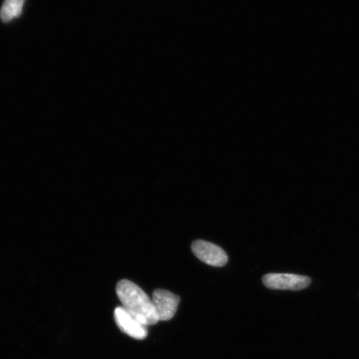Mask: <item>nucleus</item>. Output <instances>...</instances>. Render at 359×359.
<instances>
[{"mask_svg":"<svg viewBox=\"0 0 359 359\" xmlns=\"http://www.w3.org/2000/svg\"><path fill=\"white\" fill-rule=\"evenodd\" d=\"M116 291L123 304L122 307L141 324L151 326L160 321L152 300L133 282L120 280L116 285Z\"/></svg>","mask_w":359,"mask_h":359,"instance_id":"f257e3e1","label":"nucleus"},{"mask_svg":"<svg viewBox=\"0 0 359 359\" xmlns=\"http://www.w3.org/2000/svg\"><path fill=\"white\" fill-rule=\"evenodd\" d=\"M264 285L269 289L302 290L311 284V278L293 273H268L263 277Z\"/></svg>","mask_w":359,"mask_h":359,"instance_id":"f03ea898","label":"nucleus"},{"mask_svg":"<svg viewBox=\"0 0 359 359\" xmlns=\"http://www.w3.org/2000/svg\"><path fill=\"white\" fill-rule=\"evenodd\" d=\"M193 253L202 262L215 267H222L228 262V257L221 247L205 241H196L191 245Z\"/></svg>","mask_w":359,"mask_h":359,"instance_id":"7ed1b4c3","label":"nucleus"},{"mask_svg":"<svg viewBox=\"0 0 359 359\" xmlns=\"http://www.w3.org/2000/svg\"><path fill=\"white\" fill-rule=\"evenodd\" d=\"M151 300L160 321L172 320L177 313L180 302H181L179 296L174 294L172 292L163 290H155Z\"/></svg>","mask_w":359,"mask_h":359,"instance_id":"20e7f679","label":"nucleus"},{"mask_svg":"<svg viewBox=\"0 0 359 359\" xmlns=\"http://www.w3.org/2000/svg\"><path fill=\"white\" fill-rule=\"evenodd\" d=\"M114 318L116 325L123 332L135 339H144L147 337V326L141 324L131 314H129L122 307L116 308Z\"/></svg>","mask_w":359,"mask_h":359,"instance_id":"39448f33","label":"nucleus"},{"mask_svg":"<svg viewBox=\"0 0 359 359\" xmlns=\"http://www.w3.org/2000/svg\"><path fill=\"white\" fill-rule=\"evenodd\" d=\"M25 0H6L1 11L0 18L4 22H8L19 18L24 8Z\"/></svg>","mask_w":359,"mask_h":359,"instance_id":"423d86ee","label":"nucleus"}]
</instances>
